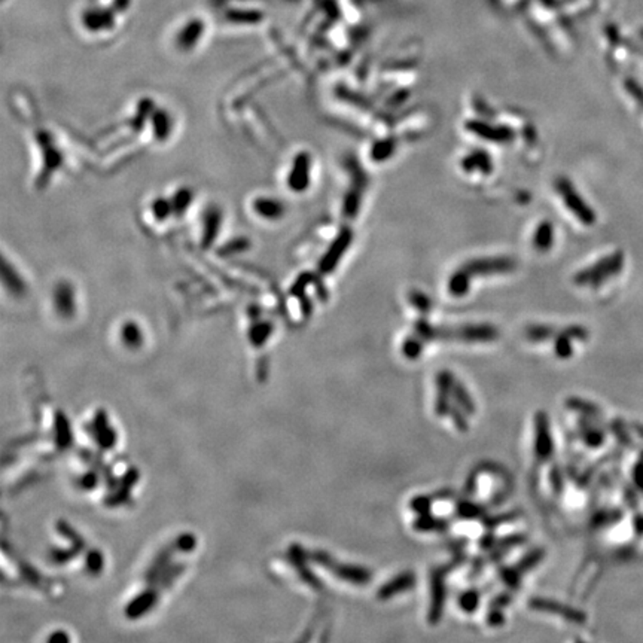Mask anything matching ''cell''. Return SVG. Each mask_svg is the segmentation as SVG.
Returning <instances> with one entry per match:
<instances>
[{"mask_svg": "<svg viewBox=\"0 0 643 643\" xmlns=\"http://www.w3.org/2000/svg\"><path fill=\"white\" fill-rule=\"evenodd\" d=\"M499 338V331L493 325H460V327H434L431 342L434 339H457L468 343H490Z\"/></svg>", "mask_w": 643, "mask_h": 643, "instance_id": "1", "label": "cell"}, {"mask_svg": "<svg viewBox=\"0 0 643 643\" xmlns=\"http://www.w3.org/2000/svg\"><path fill=\"white\" fill-rule=\"evenodd\" d=\"M408 298H409V302L413 304V306H414L419 311H422V313H429V311H431V309H432V301H431V298H429L426 294H423L422 291H417V289L411 291L409 295H408Z\"/></svg>", "mask_w": 643, "mask_h": 643, "instance_id": "18", "label": "cell"}, {"mask_svg": "<svg viewBox=\"0 0 643 643\" xmlns=\"http://www.w3.org/2000/svg\"><path fill=\"white\" fill-rule=\"evenodd\" d=\"M554 339H556V342H554V350H556V354L560 357V359H567V357H570L572 353H574V347H572V343H570L572 338L567 337L560 329L559 335Z\"/></svg>", "mask_w": 643, "mask_h": 643, "instance_id": "17", "label": "cell"}, {"mask_svg": "<svg viewBox=\"0 0 643 643\" xmlns=\"http://www.w3.org/2000/svg\"><path fill=\"white\" fill-rule=\"evenodd\" d=\"M309 167H310L309 156L306 154L299 155L295 161V169L291 174V184L295 189L302 191L309 185Z\"/></svg>", "mask_w": 643, "mask_h": 643, "instance_id": "10", "label": "cell"}, {"mask_svg": "<svg viewBox=\"0 0 643 643\" xmlns=\"http://www.w3.org/2000/svg\"><path fill=\"white\" fill-rule=\"evenodd\" d=\"M559 332H560V329H557L552 325H529L524 329V337L529 339V342L541 343V342H547V339L556 338L559 335Z\"/></svg>", "mask_w": 643, "mask_h": 643, "instance_id": "14", "label": "cell"}, {"mask_svg": "<svg viewBox=\"0 0 643 643\" xmlns=\"http://www.w3.org/2000/svg\"><path fill=\"white\" fill-rule=\"evenodd\" d=\"M463 271H467L471 277L481 276H493L504 274L514 271L517 268V261L509 256H490V258H477L464 262L462 266Z\"/></svg>", "mask_w": 643, "mask_h": 643, "instance_id": "4", "label": "cell"}, {"mask_svg": "<svg viewBox=\"0 0 643 643\" xmlns=\"http://www.w3.org/2000/svg\"><path fill=\"white\" fill-rule=\"evenodd\" d=\"M397 149V140L395 139H384L375 143V145L371 148V158L374 161H386L387 158H390Z\"/></svg>", "mask_w": 643, "mask_h": 643, "instance_id": "15", "label": "cell"}, {"mask_svg": "<svg viewBox=\"0 0 643 643\" xmlns=\"http://www.w3.org/2000/svg\"><path fill=\"white\" fill-rule=\"evenodd\" d=\"M225 18L234 24H256L264 20V14L256 9H237L232 8L225 12Z\"/></svg>", "mask_w": 643, "mask_h": 643, "instance_id": "12", "label": "cell"}, {"mask_svg": "<svg viewBox=\"0 0 643 643\" xmlns=\"http://www.w3.org/2000/svg\"><path fill=\"white\" fill-rule=\"evenodd\" d=\"M624 266V254L615 252L609 256H604L600 261L589 265L585 270H581L575 274L574 281L579 286L589 284L592 288H599L602 283L618 276Z\"/></svg>", "mask_w": 643, "mask_h": 643, "instance_id": "2", "label": "cell"}, {"mask_svg": "<svg viewBox=\"0 0 643 643\" xmlns=\"http://www.w3.org/2000/svg\"><path fill=\"white\" fill-rule=\"evenodd\" d=\"M471 279L472 277L467 271H463L462 268H459L454 274H452L449 280V292L456 298L464 296L469 292Z\"/></svg>", "mask_w": 643, "mask_h": 643, "instance_id": "13", "label": "cell"}, {"mask_svg": "<svg viewBox=\"0 0 643 643\" xmlns=\"http://www.w3.org/2000/svg\"><path fill=\"white\" fill-rule=\"evenodd\" d=\"M554 244V228L549 221H544L536 228L533 234V246L539 252H548Z\"/></svg>", "mask_w": 643, "mask_h": 643, "instance_id": "11", "label": "cell"}, {"mask_svg": "<svg viewBox=\"0 0 643 643\" xmlns=\"http://www.w3.org/2000/svg\"><path fill=\"white\" fill-rule=\"evenodd\" d=\"M204 29H206L204 21L199 20V18L188 21L176 36V48L181 51L192 49L196 45V42L201 39Z\"/></svg>", "mask_w": 643, "mask_h": 643, "instance_id": "7", "label": "cell"}, {"mask_svg": "<svg viewBox=\"0 0 643 643\" xmlns=\"http://www.w3.org/2000/svg\"><path fill=\"white\" fill-rule=\"evenodd\" d=\"M452 393H453V397L456 398V401H457L463 408H467L468 411H471V413H472V411L475 409V408H474V402H472L471 397L468 395L467 389H464L456 379L453 380Z\"/></svg>", "mask_w": 643, "mask_h": 643, "instance_id": "19", "label": "cell"}, {"mask_svg": "<svg viewBox=\"0 0 643 643\" xmlns=\"http://www.w3.org/2000/svg\"><path fill=\"white\" fill-rule=\"evenodd\" d=\"M115 24V15L109 9H86L82 14V26L89 31L109 30Z\"/></svg>", "mask_w": 643, "mask_h": 643, "instance_id": "8", "label": "cell"}, {"mask_svg": "<svg viewBox=\"0 0 643 643\" xmlns=\"http://www.w3.org/2000/svg\"><path fill=\"white\" fill-rule=\"evenodd\" d=\"M556 191L566 204V207L575 214V216L585 225H593L597 221V216L594 210L587 204V201L578 194L577 188L574 186L567 177H557L556 179Z\"/></svg>", "mask_w": 643, "mask_h": 643, "instance_id": "3", "label": "cell"}, {"mask_svg": "<svg viewBox=\"0 0 643 643\" xmlns=\"http://www.w3.org/2000/svg\"><path fill=\"white\" fill-rule=\"evenodd\" d=\"M467 127L471 133L477 134L478 137L484 139V140H490V141H496V143H508V141L514 140V137H515L514 130H511L508 127H493V125L481 122V121L468 122Z\"/></svg>", "mask_w": 643, "mask_h": 643, "instance_id": "6", "label": "cell"}, {"mask_svg": "<svg viewBox=\"0 0 643 643\" xmlns=\"http://www.w3.org/2000/svg\"><path fill=\"white\" fill-rule=\"evenodd\" d=\"M423 344L424 342L419 335H411L402 343V353L408 359H417L423 352Z\"/></svg>", "mask_w": 643, "mask_h": 643, "instance_id": "16", "label": "cell"}, {"mask_svg": "<svg viewBox=\"0 0 643 643\" xmlns=\"http://www.w3.org/2000/svg\"><path fill=\"white\" fill-rule=\"evenodd\" d=\"M352 240H353V234L349 228H344L342 232H339L338 237L335 239V241L332 243V246L327 252V255L319 264V268L322 273H329L334 270V268L338 265L339 259H342V256L346 254V250L349 249Z\"/></svg>", "mask_w": 643, "mask_h": 643, "instance_id": "5", "label": "cell"}, {"mask_svg": "<svg viewBox=\"0 0 643 643\" xmlns=\"http://www.w3.org/2000/svg\"><path fill=\"white\" fill-rule=\"evenodd\" d=\"M130 0H115V9L116 11H122L129 6Z\"/></svg>", "mask_w": 643, "mask_h": 643, "instance_id": "20", "label": "cell"}, {"mask_svg": "<svg viewBox=\"0 0 643 643\" xmlns=\"http://www.w3.org/2000/svg\"><path fill=\"white\" fill-rule=\"evenodd\" d=\"M460 166L464 171L478 170L482 174H490L493 171L492 156L482 149H475L469 152L467 156H463L460 161Z\"/></svg>", "mask_w": 643, "mask_h": 643, "instance_id": "9", "label": "cell"}]
</instances>
